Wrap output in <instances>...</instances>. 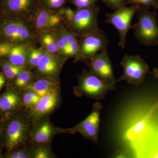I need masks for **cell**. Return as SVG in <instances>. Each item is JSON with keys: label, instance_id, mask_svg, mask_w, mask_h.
I'll return each mask as SVG.
<instances>
[{"label": "cell", "instance_id": "6da1fadb", "mask_svg": "<svg viewBox=\"0 0 158 158\" xmlns=\"http://www.w3.org/2000/svg\"><path fill=\"white\" fill-rule=\"evenodd\" d=\"M32 125V120L24 108L6 119L1 141V146L6 152L30 142Z\"/></svg>", "mask_w": 158, "mask_h": 158}, {"label": "cell", "instance_id": "7a4b0ae2", "mask_svg": "<svg viewBox=\"0 0 158 158\" xmlns=\"http://www.w3.org/2000/svg\"><path fill=\"white\" fill-rule=\"evenodd\" d=\"M33 24L25 20L5 17L0 21V37L14 44L31 45L38 39Z\"/></svg>", "mask_w": 158, "mask_h": 158}, {"label": "cell", "instance_id": "3957f363", "mask_svg": "<svg viewBox=\"0 0 158 158\" xmlns=\"http://www.w3.org/2000/svg\"><path fill=\"white\" fill-rule=\"evenodd\" d=\"M138 20L132 26L135 37L139 43L146 46L158 45V23L157 13L149 8H140Z\"/></svg>", "mask_w": 158, "mask_h": 158}, {"label": "cell", "instance_id": "277c9868", "mask_svg": "<svg viewBox=\"0 0 158 158\" xmlns=\"http://www.w3.org/2000/svg\"><path fill=\"white\" fill-rule=\"evenodd\" d=\"M78 85L74 87L73 93L78 97L83 95L96 100L105 99V95L110 90L116 89V83H108L84 69L78 77Z\"/></svg>", "mask_w": 158, "mask_h": 158}, {"label": "cell", "instance_id": "5b68a950", "mask_svg": "<svg viewBox=\"0 0 158 158\" xmlns=\"http://www.w3.org/2000/svg\"><path fill=\"white\" fill-rule=\"evenodd\" d=\"M100 9L96 5L89 8L77 9L73 19L67 24L68 29L77 37L86 35L98 30Z\"/></svg>", "mask_w": 158, "mask_h": 158}, {"label": "cell", "instance_id": "8992f818", "mask_svg": "<svg viewBox=\"0 0 158 158\" xmlns=\"http://www.w3.org/2000/svg\"><path fill=\"white\" fill-rule=\"evenodd\" d=\"M141 7L140 5L133 4L129 6L122 7L113 13L106 15V19L105 23L112 25L118 31L119 37L118 45L122 49L125 48L127 33L132 28V20Z\"/></svg>", "mask_w": 158, "mask_h": 158}, {"label": "cell", "instance_id": "52a82bcc", "mask_svg": "<svg viewBox=\"0 0 158 158\" xmlns=\"http://www.w3.org/2000/svg\"><path fill=\"white\" fill-rule=\"evenodd\" d=\"M119 64L123 68V72L121 77L116 81V83L124 81L131 85L139 86L150 73L148 65L139 56L125 54Z\"/></svg>", "mask_w": 158, "mask_h": 158}, {"label": "cell", "instance_id": "ba28073f", "mask_svg": "<svg viewBox=\"0 0 158 158\" xmlns=\"http://www.w3.org/2000/svg\"><path fill=\"white\" fill-rule=\"evenodd\" d=\"M40 0H2L1 11L5 17L19 18L33 24Z\"/></svg>", "mask_w": 158, "mask_h": 158}, {"label": "cell", "instance_id": "9c48e42d", "mask_svg": "<svg viewBox=\"0 0 158 158\" xmlns=\"http://www.w3.org/2000/svg\"><path fill=\"white\" fill-rule=\"evenodd\" d=\"M77 38L82 55L87 60L107 48L109 44L106 34L99 28L90 34L77 36Z\"/></svg>", "mask_w": 158, "mask_h": 158}, {"label": "cell", "instance_id": "30bf717a", "mask_svg": "<svg viewBox=\"0 0 158 158\" xmlns=\"http://www.w3.org/2000/svg\"><path fill=\"white\" fill-rule=\"evenodd\" d=\"M59 133V128L54 126L48 116L32 122L30 142L32 144H51L54 136Z\"/></svg>", "mask_w": 158, "mask_h": 158}, {"label": "cell", "instance_id": "8fae6325", "mask_svg": "<svg viewBox=\"0 0 158 158\" xmlns=\"http://www.w3.org/2000/svg\"><path fill=\"white\" fill-rule=\"evenodd\" d=\"M61 90L54 91L41 97L33 107L27 110L32 122L49 116L57 108L61 100Z\"/></svg>", "mask_w": 158, "mask_h": 158}, {"label": "cell", "instance_id": "7c38bea8", "mask_svg": "<svg viewBox=\"0 0 158 158\" xmlns=\"http://www.w3.org/2000/svg\"><path fill=\"white\" fill-rule=\"evenodd\" d=\"M90 71L108 83H116L112 62L105 49L89 59Z\"/></svg>", "mask_w": 158, "mask_h": 158}, {"label": "cell", "instance_id": "4fadbf2b", "mask_svg": "<svg viewBox=\"0 0 158 158\" xmlns=\"http://www.w3.org/2000/svg\"><path fill=\"white\" fill-rule=\"evenodd\" d=\"M23 108L22 92L11 85L7 86L4 92L0 94V115L7 119Z\"/></svg>", "mask_w": 158, "mask_h": 158}, {"label": "cell", "instance_id": "5bb4252c", "mask_svg": "<svg viewBox=\"0 0 158 158\" xmlns=\"http://www.w3.org/2000/svg\"><path fill=\"white\" fill-rule=\"evenodd\" d=\"M65 61L59 57L45 52L35 68L36 77L59 79V73Z\"/></svg>", "mask_w": 158, "mask_h": 158}, {"label": "cell", "instance_id": "9a60e30c", "mask_svg": "<svg viewBox=\"0 0 158 158\" xmlns=\"http://www.w3.org/2000/svg\"><path fill=\"white\" fill-rule=\"evenodd\" d=\"M99 127L88 116L83 121L71 128H59L60 133L75 134L79 133L87 139L98 144V134Z\"/></svg>", "mask_w": 158, "mask_h": 158}, {"label": "cell", "instance_id": "2e32d148", "mask_svg": "<svg viewBox=\"0 0 158 158\" xmlns=\"http://www.w3.org/2000/svg\"><path fill=\"white\" fill-rule=\"evenodd\" d=\"M24 90H33L42 97L56 90H61V88L59 79L39 77L36 78Z\"/></svg>", "mask_w": 158, "mask_h": 158}, {"label": "cell", "instance_id": "e0dca14e", "mask_svg": "<svg viewBox=\"0 0 158 158\" xmlns=\"http://www.w3.org/2000/svg\"><path fill=\"white\" fill-rule=\"evenodd\" d=\"M31 45L16 44L13 46L9 54L6 56L8 61L14 65L27 67V58Z\"/></svg>", "mask_w": 158, "mask_h": 158}, {"label": "cell", "instance_id": "ac0fdd59", "mask_svg": "<svg viewBox=\"0 0 158 158\" xmlns=\"http://www.w3.org/2000/svg\"><path fill=\"white\" fill-rule=\"evenodd\" d=\"M54 11L46 8L40 3L33 22V25L37 33L48 31L49 21Z\"/></svg>", "mask_w": 158, "mask_h": 158}, {"label": "cell", "instance_id": "d6986e66", "mask_svg": "<svg viewBox=\"0 0 158 158\" xmlns=\"http://www.w3.org/2000/svg\"><path fill=\"white\" fill-rule=\"evenodd\" d=\"M39 41L42 48L46 52L62 59L57 47L55 32L51 31L42 33L39 37Z\"/></svg>", "mask_w": 158, "mask_h": 158}, {"label": "cell", "instance_id": "ffe728a7", "mask_svg": "<svg viewBox=\"0 0 158 158\" xmlns=\"http://www.w3.org/2000/svg\"><path fill=\"white\" fill-rule=\"evenodd\" d=\"M37 78L36 74L31 69H27L12 80L11 86L19 91H22L29 85Z\"/></svg>", "mask_w": 158, "mask_h": 158}, {"label": "cell", "instance_id": "44dd1931", "mask_svg": "<svg viewBox=\"0 0 158 158\" xmlns=\"http://www.w3.org/2000/svg\"><path fill=\"white\" fill-rule=\"evenodd\" d=\"M1 68L3 74L6 80L11 81L13 80L20 73L28 69L25 66H18L14 65L6 60H2L0 63Z\"/></svg>", "mask_w": 158, "mask_h": 158}, {"label": "cell", "instance_id": "7402d4cb", "mask_svg": "<svg viewBox=\"0 0 158 158\" xmlns=\"http://www.w3.org/2000/svg\"><path fill=\"white\" fill-rule=\"evenodd\" d=\"M51 145V144H32L31 147V158L56 157Z\"/></svg>", "mask_w": 158, "mask_h": 158}, {"label": "cell", "instance_id": "603a6c76", "mask_svg": "<svg viewBox=\"0 0 158 158\" xmlns=\"http://www.w3.org/2000/svg\"><path fill=\"white\" fill-rule=\"evenodd\" d=\"M45 52L42 48H36L30 47L27 58V68L30 69L32 68L35 69Z\"/></svg>", "mask_w": 158, "mask_h": 158}, {"label": "cell", "instance_id": "cb8c5ba5", "mask_svg": "<svg viewBox=\"0 0 158 158\" xmlns=\"http://www.w3.org/2000/svg\"><path fill=\"white\" fill-rule=\"evenodd\" d=\"M31 147L27 143L15 149L6 152L3 155V158H31Z\"/></svg>", "mask_w": 158, "mask_h": 158}, {"label": "cell", "instance_id": "d4e9b609", "mask_svg": "<svg viewBox=\"0 0 158 158\" xmlns=\"http://www.w3.org/2000/svg\"><path fill=\"white\" fill-rule=\"evenodd\" d=\"M23 107L28 110L38 102L41 97L33 90H24L22 91Z\"/></svg>", "mask_w": 158, "mask_h": 158}, {"label": "cell", "instance_id": "484cf974", "mask_svg": "<svg viewBox=\"0 0 158 158\" xmlns=\"http://www.w3.org/2000/svg\"><path fill=\"white\" fill-rule=\"evenodd\" d=\"M69 0H40V3L51 10H59L65 7Z\"/></svg>", "mask_w": 158, "mask_h": 158}, {"label": "cell", "instance_id": "4316f807", "mask_svg": "<svg viewBox=\"0 0 158 158\" xmlns=\"http://www.w3.org/2000/svg\"><path fill=\"white\" fill-rule=\"evenodd\" d=\"M127 4H137L146 8L158 9V0H127Z\"/></svg>", "mask_w": 158, "mask_h": 158}, {"label": "cell", "instance_id": "83f0119b", "mask_svg": "<svg viewBox=\"0 0 158 158\" xmlns=\"http://www.w3.org/2000/svg\"><path fill=\"white\" fill-rule=\"evenodd\" d=\"M104 3L106 6L113 11L124 6H127V0H100Z\"/></svg>", "mask_w": 158, "mask_h": 158}, {"label": "cell", "instance_id": "f1b7e54d", "mask_svg": "<svg viewBox=\"0 0 158 158\" xmlns=\"http://www.w3.org/2000/svg\"><path fill=\"white\" fill-rule=\"evenodd\" d=\"M100 0H69V2L76 7L77 9L89 8L96 5Z\"/></svg>", "mask_w": 158, "mask_h": 158}, {"label": "cell", "instance_id": "f546056e", "mask_svg": "<svg viewBox=\"0 0 158 158\" xmlns=\"http://www.w3.org/2000/svg\"><path fill=\"white\" fill-rule=\"evenodd\" d=\"M57 12L63 17L67 24L71 21L75 14V11L69 7H63L58 10Z\"/></svg>", "mask_w": 158, "mask_h": 158}, {"label": "cell", "instance_id": "4dcf8cb0", "mask_svg": "<svg viewBox=\"0 0 158 158\" xmlns=\"http://www.w3.org/2000/svg\"><path fill=\"white\" fill-rule=\"evenodd\" d=\"M134 156L132 152L129 149L118 150L110 156V158H130Z\"/></svg>", "mask_w": 158, "mask_h": 158}, {"label": "cell", "instance_id": "1f68e13d", "mask_svg": "<svg viewBox=\"0 0 158 158\" xmlns=\"http://www.w3.org/2000/svg\"><path fill=\"white\" fill-rule=\"evenodd\" d=\"M14 45L13 44L4 40L0 43V57L6 56Z\"/></svg>", "mask_w": 158, "mask_h": 158}, {"label": "cell", "instance_id": "d6a6232c", "mask_svg": "<svg viewBox=\"0 0 158 158\" xmlns=\"http://www.w3.org/2000/svg\"><path fill=\"white\" fill-rule=\"evenodd\" d=\"M6 120V118L0 115V146H1V141H2V137L4 125H5Z\"/></svg>", "mask_w": 158, "mask_h": 158}, {"label": "cell", "instance_id": "836d02e7", "mask_svg": "<svg viewBox=\"0 0 158 158\" xmlns=\"http://www.w3.org/2000/svg\"><path fill=\"white\" fill-rule=\"evenodd\" d=\"M6 79L4 75L2 73L0 72V91L2 88L5 86L6 83Z\"/></svg>", "mask_w": 158, "mask_h": 158}, {"label": "cell", "instance_id": "e575fe53", "mask_svg": "<svg viewBox=\"0 0 158 158\" xmlns=\"http://www.w3.org/2000/svg\"><path fill=\"white\" fill-rule=\"evenodd\" d=\"M154 144L156 146V149H158V127L156 130L154 135Z\"/></svg>", "mask_w": 158, "mask_h": 158}, {"label": "cell", "instance_id": "d590c367", "mask_svg": "<svg viewBox=\"0 0 158 158\" xmlns=\"http://www.w3.org/2000/svg\"><path fill=\"white\" fill-rule=\"evenodd\" d=\"M153 75L156 79H158V68H155L153 70Z\"/></svg>", "mask_w": 158, "mask_h": 158}, {"label": "cell", "instance_id": "8d00e7d4", "mask_svg": "<svg viewBox=\"0 0 158 158\" xmlns=\"http://www.w3.org/2000/svg\"><path fill=\"white\" fill-rule=\"evenodd\" d=\"M157 19H158V18Z\"/></svg>", "mask_w": 158, "mask_h": 158}]
</instances>
